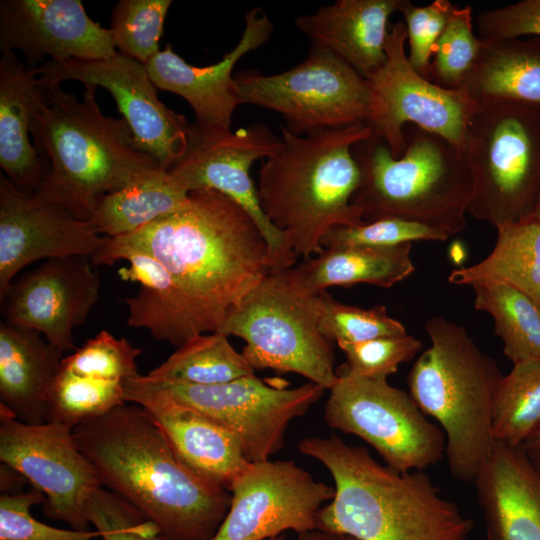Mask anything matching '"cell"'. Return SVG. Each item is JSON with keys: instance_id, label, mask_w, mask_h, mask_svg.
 Returning <instances> with one entry per match:
<instances>
[{"instance_id": "f1b7e54d", "label": "cell", "mask_w": 540, "mask_h": 540, "mask_svg": "<svg viewBox=\"0 0 540 540\" xmlns=\"http://www.w3.org/2000/svg\"><path fill=\"white\" fill-rule=\"evenodd\" d=\"M411 247L412 243L327 247L316 258L304 259L293 271L302 287L312 294L357 283L390 288L415 271Z\"/></svg>"}, {"instance_id": "5b68a950", "label": "cell", "mask_w": 540, "mask_h": 540, "mask_svg": "<svg viewBox=\"0 0 540 540\" xmlns=\"http://www.w3.org/2000/svg\"><path fill=\"white\" fill-rule=\"evenodd\" d=\"M280 130L279 149L259 170V204L295 256L308 259L332 227L365 224L352 203L361 184L353 147L373 131L365 122L308 135Z\"/></svg>"}, {"instance_id": "8fae6325", "label": "cell", "mask_w": 540, "mask_h": 540, "mask_svg": "<svg viewBox=\"0 0 540 540\" xmlns=\"http://www.w3.org/2000/svg\"><path fill=\"white\" fill-rule=\"evenodd\" d=\"M197 410L231 430L249 463L269 460L285 443L292 420L303 416L326 390L313 382L296 388L255 375L216 385L155 380L140 375L127 380Z\"/></svg>"}, {"instance_id": "30bf717a", "label": "cell", "mask_w": 540, "mask_h": 540, "mask_svg": "<svg viewBox=\"0 0 540 540\" xmlns=\"http://www.w3.org/2000/svg\"><path fill=\"white\" fill-rule=\"evenodd\" d=\"M240 104L277 112L296 135L369 123L375 96L368 81L331 51L312 45L305 60L273 75L234 77Z\"/></svg>"}, {"instance_id": "ab89813d", "label": "cell", "mask_w": 540, "mask_h": 540, "mask_svg": "<svg viewBox=\"0 0 540 540\" xmlns=\"http://www.w3.org/2000/svg\"><path fill=\"white\" fill-rule=\"evenodd\" d=\"M141 349L126 338H116L101 330L70 355L62 359V366L78 375L95 376L126 383L137 376L136 358Z\"/></svg>"}, {"instance_id": "2e32d148", "label": "cell", "mask_w": 540, "mask_h": 540, "mask_svg": "<svg viewBox=\"0 0 540 540\" xmlns=\"http://www.w3.org/2000/svg\"><path fill=\"white\" fill-rule=\"evenodd\" d=\"M37 73L45 85L76 80L108 90L131 129L136 149L164 170H170L186 151L190 123L159 99L145 64L117 52L97 60H47Z\"/></svg>"}, {"instance_id": "e575fe53", "label": "cell", "mask_w": 540, "mask_h": 540, "mask_svg": "<svg viewBox=\"0 0 540 540\" xmlns=\"http://www.w3.org/2000/svg\"><path fill=\"white\" fill-rule=\"evenodd\" d=\"M124 385L119 381L78 375L61 364L49 397L47 422L73 429L83 421L101 416L126 402Z\"/></svg>"}, {"instance_id": "7c38bea8", "label": "cell", "mask_w": 540, "mask_h": 540, "mask_svg": "<svg viewBox=\"0 0 540 540\" xmlns=\"http://www.w3.org/2000/svg\"><path fill=\"white\" fill-rule=\"evenodd\" d=\"M326 424L371 445L385 465L423 471L445 456V435L410 394L387 380L338 376L325 403Z\"/></svg>"}, {"instance_id": "cb8c5ba5", "label": "cell", "mask_w": 540, "mask_h": 540, "mask_svg": "<svg viewBox=\"0 0 540 540\" xmlns=\"http://www.w3.org/2000/svg\"><path fill=\"white\" fill-rule=\"evenodd\" d=\"M47 86L37 67L25 66L14 52L0 59V167L8 180L32 196L49 172V164L31 143V126Z\"/></svg>"}, {"instance_id": "83f0119b", "label": "cell", "mask_w": 540, "mask_h": 540, "mask_svg": "<svg viewBox=\"0 0 540 540\" xmlns=\"http://www.w3.org/2000/svg\"><path fill=\"white\" fill-rule=\"evenodd\" d=\"M462 90L478 107L512 103L540 111V38L482 40Z\"/></svg>"}, {"instance_id": "1f68e13d", "label": "cell", "mask_w": 540, "mask_h": 540, "mask_svg": "<svg viewBox=\"0 0 540 540\" xmlns=\"http://www.w3.org/2000/svg\"><path fill=\"white\" fill-rule=\"evenodd\" d=\"M472 288L475 309L492 317L494 333L512 364L540 362V311L534 302L502 282L484 281Z\"/></svg>"}, {"instance_id": "6da1fadb", "label": "cell", "mask_w": 540, "mask_h": 540, "mask_svg": "<svg viewBox=\"0 0 540 540\" xmlns=\"http://www.w3.org/2000/svg\"><path fill=\"white\" fill-rule=\"evenodd\" d=\"M167 271L200 334L215 332L229 311L270 272L267 242L235 200L212 189L189 192L180 209L121 237Z\"/></svg>"}, {"instance_id": "ba28073f", "label": "cell", "mask_w": 540, "mask_h": 540, "mask_svg": "<svg viewBox=\"0 0 540 540\" xmlns=\"http://www.w3.org/2000/svg\"><path fill=\"white\" fill-rule=\"evenodd\" d=\"M321 306L320 294L305 290L293 267L272 271L217 331L245 340L241 353L254 370L296 373L330 390L338 376L332 342L319 330Z\"/></svg>"}, {"instance_id": "ac0fdd59", "label": "cell", "mask_w": 540, "mask_h": 540, "mask_svg": "<svg viewBox=\"0 0 540 540\" xmlns=\"http://www.w3.org/2000/svg\"><path fill=\"white\" fill-rule=\"evenodd\" d=\"M92 265L89 256L50 258L17 276L0 298L4 322L39 332L63 354L74 352L73 330L100 296Z\"/></svg>"}, {"instance_id": "7bdbcfd3", "label": "cell", "mask_w": 540, "mask_h": 540, "mask_svg": "<svg viewBox=\"0 0 540 540\" xmlns=\"http://www.w3.org/2000/svg\"><path fill=\"white\" fill-rule=\"evenodd\" d=\"M445 233L419 223L385 218L360 226L332 227L322 238L323 248L342 245L395 246L413 241H445Z\"/></svg>"}, {"instance_id": "603a6c76", "label": "cell", "mask_w": 540, "mask_h": 540, "mask_svg": "<svg viewBox=\"0 0 540 540\" xmlns=\"http://www.w3.org/2000/svg\"><path fill=\"white\" fill-rule=\"evenodd\" d=\"M473 482L487 540H540V469L521 445L495 441Z\"/></svg>"}, {"instance_id": "836d02e7", "label": "cell", "mask_w": 540, "mask_h": 540, "mask_svg": "<svg viewBox=\"0 0 540 540\" xmlns=\"http://www.w3.org/2000/svg\"><path fill=\"white\" fill-rule=\"evenodd\" d=\"M492 433L496 442L520 446L540 425V362L513 365L503 375L492 400Z\"/></svg>"}, {"instance_id": "9c48e42d", "label": "cell", "mask_w": 540, "mask_h": 540, "mask_svg": "<svg viewBox=\"0 0 540 540\" xmlns=\"http://www.w3.org/2000/svg\"><path fill=\"white\" fill-rule=\"evenodd\" d=\"M464 152L473 187L467 213L495 228L530 220L540 199V111L512 103L478 107Z\"/></svg>"}, {"instance_id": "f907efd6", "label": "cell", "mask_w": 540, "mask_h": 540, "mask_svg": "<svg viewBox=\"0 0 540 540\" xmlns=\"http://www.w3.org/2000/svg\"><path fill=\"white\" fill-rule=\"evenodd\" d=\"M535 217L540 219V199H539V203L535 212Z\"/></svg>"}, {"instance_id": "7402d4cb", "label": "cell", "mask_w": 540, "mask_h": 540, "mask_svg": "<svg viewBox=\"0 0 540 540\" xmlns=\"http://www.w3.org/2000/svg\"><path fill=\"white\" fill-rule=\"evenodd\" d=\"M124 399L147 411L177 457L203 479L229 491L249 464L239 438L209 416L127 381Z\"/></svg>"}, {"instance_id": "b9f144b4", "label": "cell", "mask_w": 540, "mask_h": 540, "mask_svg": "<svg viewBox=\"0 0 540 540\" xmlns=\"http://www.w3.org/2000/svg\"><path fill=\"white\" fill-rule=\"evenodd\" d=\"M45 501L37 489L1 494L0 540H93L100 536L97 530L60 529L36 520L30 508Z\"/></svg>"}, {"instance_id": "8992f818", "label": "cell", "mask_w": 540, "mask_h": 540, "mask_svg": "<svg viewBox=\"0 0 540 540\" xmlns=\"http://www.w3.org/2000/svg\"><path fill=\"white\" fill-rule=\"evenodd\" d=\"M424 328L431 344L407 376L408 393L443 430L451 475L473 482L495 444L492 400L503 375L464 326L434 316Z\"/></svg>"}, {"instance_id": "4316f807", "label": "cell", "mask_w": 540, "mask_h": 540, "mask_svg": "<svg viewBox=\"0 0 540 540\" xmlns=\"http://www.w3.org/2000/svg\"><path fill=\"white\" fill-rule=\"evenodd\" d=\"M63 353L35 330L0 323V405L27 424L47 422Z\"/></svg>"}, {"instance_id": "60d3db41", "label": "cell", "mask_w": 540, "mask_h": 540, "mask_svg": "<svg viewBox=\"0 0 540 540\" xmlns=\"http://www.w3.org/2000/svg\"><path fill=\"white\" fill-rule=\"evenodd\" d=\"M86 514L103 540H168L156 523L126 499L103 487L90 496Z\"/></svg>"}, {"instance_id": "3957f363", "label": "cell", "mask_w": 540, "mask_h": 540, "mask_svg": "<svg viewBox=\"0 0 540 540\" xmlns=\"http://www.w3.org/2000/svg\"><path fill=\"white\" fill-rule=\"evenodd\" d=\"M298 450L334 481V497L317 514L318 530L359 540H467L474 528L423 471L398 472L336 434L306 437Z\"/></svg>"}, {"instance_id": "52a82bcc", "label": "cell", "mask_w": 540, "mask_h": 540, "mask_svg": "<svg viewBox=\"0 0 540 540\" xmlns=\"http://www.w3.org/2000/svg\"><path fill=\"white\" fill-rule=\"evenodd\" d=\"M404 138L398 158L375 135L353 147L361 184L352 203L365 223L399 218L449 237L459 234L466 227L473 187L464 149L412 124Z\"/></svg>"}, {"instance_id": "484cf974", "label": "cell", "mask_w": 540, "mask_h": 540, "mask_svg": "<svg viewBox=\"0 0 540 540\" xmlns=\"http://www.w3.org/2000/svg\"><path fill=\"white\" fill-rule=\"evenodd\" d=\"M93 265H112L119 260L128 266L118 270L124 281L140 284L136 295L124 301L128 308L127 323L134 328H145L160 341L180 347L200 335L195 323L173 285L167 271L148 254L107 243L90 257Z\"/></svg>"}, {"instance_id": "ee69618b", "label": "cell", "mask_w": 540, "mask_h": 540, "mask_svg": "<svg viewBox=\"0 0 540 540\" xmlns=\"http://www.w3.org/2000/svg\"><path fill=\"white\" fill-rule=\"evenodd\" d=\"M452 3L435 0L419 7L410 0H400L398 12L404 18L409 43L408 60L413 69L430 80V64L435 44L447 22Z\"/></svg>"}, {"instance_id": "d4e9b609", "label": "cell", "mask_w": 540, "mask_h": 540, "mask_svg": "<svg viewBox=\"0 0 540 540\" xmlns=\"http://www.w3.org/2000/svg\"><path fill=\"white\" fill-rule=\"evenodd\" d=\"M400 0H338L313 14L300 15L295 26L312 45L325 48L367 78L386 62L389 17Z\"/></svg>"}, {"instance_id": "74e56055", "label": "cell", "mask_w": 540, "mask_h": 540, "mask_svg": "<svg viewBox=\"0 0 540 540\" xmlns=\"http://www.w3.org/2000/svg\"><path fill=\"white\" fill-rule=\"evenodd\" d=\"M319 330L331 342H360L378 337L406 335L401 322L390 317L384 305L361 308L339 302L326 291L320 293Z\"/></svg>"}, {"instance_id": "f6af8a7d", "label": "cell", "mask_w": 540, "mask_h": 540, "mask_svg": "<svg viewBox=\"0 0 540 540\" xmlns=\"http://www.w3.org/2000/svg\"><path fill=\"white\" fill-rule=\"evenodd\" d=\"M481 40L531 36L540 38V0H523L481 11L476 16Z\"/></svg>"}, {"instance_id": "8d00e7d4", "label": "cell", "mask_w": 540, "mask_h": 540, "mask_svg": "<svg viewBox=\"0 0 540 540\" xmlns=\"http://www.w3.org/2000/svg\"><path fill=\"white\" fill-rule=\"evenodd\" d=\"M171 0H120L112 11V41L118 52L146 64L159 51Z\"/></svg>"}, {"instance_id": "f546056e", "label": "cell", "mask_w": 540, "mask_h": 540, "mask_svg": "<svg viewBox=\"0 0 540 540\" xmlns=\"http://www.w3.org/2000/svg\"><path fill=\"white\" fill-rule=\"evenodd\" d=\"M493 250L480 262L454 269L448 281L470 285L497 281L528 296L540 311V219L506 224L496 228Z\"/></svg>"}, {"instance_id": "d590c367", "label": "cell", "mask_w": 540, "mask_h": 540, "mask_svg": "<svg viewBox=\"0 0 540 540\" xmlns=\"http://www.w3.org/2000/svg\"><path fill=\"white\" fill-rule=\"evenodd\" d=\"M482 46L473 32L472 7L452 5L439 36L430 64V80L448 90H462L467 83Z\"/></svg>"}, {"instance_id": "44dd1931", "label": "cell", "mask_w": 540, "mask_h": 540, "mask_svg": "<svg viewBox=\"0 0 540 540\" xmlns=\"http://www.w3.org/2000/svg\"><path fill=\"white\" fill-rule=\"evenodd\" d=\"M272 31L273 23L266 13L254 7L245 14L240 41L218 63L193 66L168 44L145 66L157 88L177 94L189 103L196 123L230 129L233 112L240 105L233 68L244 55L265 44Z\"/></svg>"}, {"instance_id": "7dc6e473", "label": "cell", "mask_w": 540, "mask_h": 540, "mask_svg": "<svg viewBox=\"0 0 540 540\" xmlns=\"http://www.w3.org/2000/svg\"><path fill=\"white\" fill-rule=\"evenodd\" d=\"M532 463L540 469V425L521 445Z\"/></svg>"}, {"instance_id": "ffe728a7", "label": "cell", "mask_w": 540, "mask_h": 540, "mask_svg": "<svg viewBox=\"0 0 540 540\" xmlns=\"http://www.w3.org/2000/svg\"><path fill=\"white\" fill-rule=\"evenodd\" d=\"M0 49L20 50L28 66L49 60L114 56L111 31L94 22L80 0H2Z\"/></svg>"}, {"instance_id": "4dcf8cb0", "label": "cell", "mask_w": 540, "mask_h": 540, "mask_svg": "<svg viewBox=\"0 0 540 540\" xmlns=\"http://www.w3.org/2000/svg\"><path fill=\"white\" fill-rule=\"evenodd\" d=\"M188 198L189 192L161 170L103 196L89 221L99 234L126 236L182 208Z\"/></svg>"}, {"instance_id": "d6a6232c", "label": "cell", "mask_w": 540, "mask_h": 540, "mask_svg": "<svg viewBox=\"0 0 540 540\" xmlns=\"http://www.w3.org/2000/svg\"><path fill=\"white\" fill-rule=\"evenodd\" d=\"M228 337L218 331L197 335L146 375L155 380L193 385L223 384L255 375Z\"/></svg>"}, {"instance_id": "4fadbf2b", "label": "cell", "mask_w": 540, "mask_h": 540, "mask_svg": "<svg viewBox=\"0 0 540 540\" xmlns=\"http://www.w3.org/2000/svg\"><path fill=\"white\" fill-rule=\"evenodd\" d=\"M280 145L281 138L263 124H251L232 132L195 122L190 124L186 151L168 170L187 192L212 189L239 203L257 223L267 242L271 271L293 267L297 257L283 234L262 212L249 172L257 159L270 157Z\"/></svg>"}, {"instance_id": "277c9868", "label": "cell", "mask_w": 540, "mask_h": 540, "mask_svg": "<svg viewBox=\"0 0 540 540\" xmlns=\"http://www.w3.org/2000/svg\"><path fill=\"white\" fill-rule=\"evenodd\" d=\"M46 86L48 99L34 116L31 135L49 161V172L28 196L31 206L58 205L89 221L103 196L164 170L136 149L123 118L102 113L96 86L85 85L82 99L61 84Z\"/></svg>"}, {"instance_id": "681fc988", "label": "cell", "mask_w": 540, "mask_h": 540, "mask_svg": "<svg viewBox=\"0 0 540 540\" xmlns=\"http://www.w3.org/2000/svg\"><path fill=\"white\" fill-rule=\"evenodd\" d=\"M267 540H291V539L287 538L284 534H282V535H279V536H276Z\"/></svg>"}, {"instance_id": "5bb4252c", "label": "cell", "mask_w": 540, "mask_h": 540, "mask_svg": "<svg viewBox=\"0 0 540 540\" xmlns=\"http://www.w3.org/2000/svg\"><path fill=\"white\" fill-rule=\"evenodd\" d=\"M406 40L404 21L394 23L385 41V64L366 78L375 96L368 123L373 135L388 145L395 158L404 152L405 124L463 148L477 104L464 90H448L419 75L405 52Z\"/></svg>"}, {"instance_id": "7a4b0ae2", "label": "cell", "mask_w": 540, "mask_h": 540, "mask_svg": "<svg viewBox=\"0 0 540 540\" xmlns=\"http://www.w3.org/2000/svg\"><path fill=\"white\" fill-rule=\"evenodd\" d=\"M72 432L102 486L156 523L168 540L213 539L230 491L188 468L142 406L125 402Z\"/></svg>"}, {"instance_id": "e0dca14e", "label": "cell", "mask_w": 540, "mask_h": 540, "mask_svg": "<svg viewBox=\"0 0 540 540\" xmlns=\"http://www.w3.org/2000/svg\"><path fill=\"white\" fill-rule=\"evenodd\" d=\"M228 513L212 540H267L285 531L316 529L333 486L317 481L293 460L249 463L229 489Z\"/></svg>"}, {"instance_id": "9a60e30c", "label": "cell", "mask_w": 540, "mask_h": 540, "mask_svg": "<svg viewBox=\"0 0 540 540\" xmlns=\"http://www.w3.org/2000/svg\"><path fill=\"white\" fill-rule=\"evenodd\" d=\"M73 429L56 422L27 424L0 405V460L42 492L44 515L88 530L87 502L103 487L93 464L77 447Z\"/></svg>"}, {"instance_id": "d6986e66", "label": "cell", "mask_w": 540, "mask_h": 540, "mask_svg": "<svg viewBox=\"0 0 540 540\" xmlns=\"http://www.w3.org/2000/svg\"><path fill=\"white\" fill-rule=\"evenodd\" d=\"M106 241L90 221L58 205L31 206L0 173V298L27 265L50 258L93 256Z\"/></svg>"}, {"instance_id": "bcb514c9", "label": "cell", "mask_w": 540, "mask_h": 540, "mask_svg": "<svg viewBox=\"0 0 540 540\" xmlns=\"http://www.w3.org/2000/svg\"><path fill=\"white\" fill-rule=\"evenodd\" d=\"M26 482H28V480L21 473L1 462L0 489L2 494L18 493Z\"/></svg>"}, {"instance_id": "c3c4849f", "label": "cell", "mask_w": 540, "mask_h": 540, "mask_svg": "<svg viewBox=\"0 0 540 540\" xmlns=\"http://www.w3.org/2000/svg\"><path fill=\"white\" fill-rule=\"evenodd\" d=\"M297 540H359V539L353 536L347 535V534L328 532V531L315 529L309 532L299 534Z\"/></svg>"}, {"instance_id": "f35d334b", "label": "cell", "mask_w": 540, "mask_h": 540, "mask_svg": "<svg viewBox=\"0 0 540 540\" xmlns=\"http://www.w3.org/2000/svg\"><path fill=\"white\" fill-rule=\"evenodd\" d=\"M337 345L346 356V362L336 371L337 376L375 380H387L422 348L421 340L408 334L352 343L340 342Z\"/></svg>"}]
</instances>
